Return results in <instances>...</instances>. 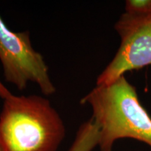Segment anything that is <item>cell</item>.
Instances as JSON below:
<instances>
[{"instance_id":"7","label":"cell","mask_w":151,"mask_h":151,"mask_svg":"<svg viewBox=\"0 0 151 151\" xmlns=\"http://www.w3.org/2000/svg\"><path fill=\"white\" fill-rule=\"evenodd\" d=\"M13 94L7 89L4 86L1 81H0V97L4 100L7 99V98L10 97L11 96H12Z\"/></svg>"},{"instance_id":"4","label":"cell","mask_w":151,"mask_h":151,"mask_svg":"<svg viewBox=\"0 0 151 151\" xmlns=\"http://www.w3.org/2000/svg\"><path fill=\"white\" fill-rule=\"evenodd\" d=\"M120 45L110 63L98 76L96 86L110 84L128 71L151 65V18L124 12L114 25Z\"/></svg>"},{"instance_id":"6","label":"cell","mask_w":151,"mask_h":151,"mask_svg":"<svg viewBox=\"0 0 151 151\" xmlns=\"http://www.w3.org/2000/svg\"><path fill=\"white\" fill-rule=\"evenodd\" d=\"M125 12L143 18H151V0H127Z\"/></svg>"},{"instance_id":"3","label":"cell","mask_w":151,"mask_h":151,"mask_svg":"<svg viewBox=\"0 0 151 151\" xmlns=\"http://www.w3.org/2000/svg\"><path fill=\"white\" fill-rule=\"evenodd\" d=\"M0 61L5 80L18 90L29 83L37 85L46 96L56 92L44 58L32 45L29 31L14 32L0 16Z\"/></svg>"},{"instance_id":"2","label":"cell","mask_w":151,"mask_h":151,"mask_svg":"<svg viewBox=\"0 0 151 151\" xmlns=\"http://www.w3.org/2000/svg\"><path fill=\"white\" fill-rule=\"evenodd\" d=\"M65 135L63 120L46 98L13 94L4 100L1 151H57Z\"/></svg>"},{"instance_id":"8","label":"cell","mask_w":151,"mask_h":151,"mask_svg":"<svg viewBox=\"0 0 151 151\" xmlns=\"http://www.w3.org/2000/svg\"><path fill=\"white\" fill-rule=\"evenodd\" d=\"M0 151H1V148H0Z\"/></svg>"},{"instance_id":"1","label":"cell","mask_w":151,"mask_h":151,"mask_svg":"<svg viewBox=\"0 0 151 151\" xmlns=\"http://www.w3.org/2000/svg\"><path fill=\"white\" fill-rule=\"evenodd\" d=\"M80 103L91 107V119L99 128L100 151H113L115 142L121 139H135L151 148V116L124 76L96 86Z\"/></svg>"},{"instance_id":"5","label":"cell","mask_w":151,"mask_h":151,"mask_svg":"<svg viewBox=\"0 0 151 151\" xmlns=\"http://www.w3.org/2000/svg\"><path fill=\"white\" fill-rule=\"evenodd\" d=\"M99 131L91 118L79 127L74 141L68 151H92L98 146Z\"/></svg>"}]
</instances>
